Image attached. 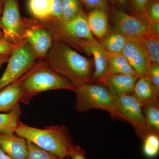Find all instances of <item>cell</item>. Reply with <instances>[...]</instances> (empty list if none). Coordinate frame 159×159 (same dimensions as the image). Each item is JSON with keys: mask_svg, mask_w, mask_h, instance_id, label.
Masks as SVG:
<instances>
[{"mask_svg": "<svg viewBox=\"0 0 159 159\" xmlns=\"http://www.w3.org/2000/svg\"><path fill=\"white\" fill-rule=\"evenodd\" d=\"M47 65L75 88L93 81V65L66 43L54 39L53 45L44 59Z\"/></svg>", "mask_w": 159, "mask_h": 159, "instance_id": "6da1fadb", "label": "cell"}, {"mask_svg": "<svg viewBox=\"0 0 159 159\" xmlns=\"http://www.w3.org/2000/svg\"><path fill=\"white\" fill-rule=\"evenodd\" d=\"M15 133L62 159L68 157L69 152L74 145L67 127L64 125L39 129L20 121Z\"/></svg>", "mask_w": 159, "mask_h": 159, "instance_id": "7a4b0ae2", "label": "cell"}, {"mask_svg": "<svg viewBox=\"0 0 159 159\" xmlns=\"http://www.w3.org/2000/svg\"><path fill=\"white\" fill-rule=\"evenodd\" d=\"M16 81L23 92L20 102L26 104L41 92L59 89L74 92L76 89L67 80L52 70L44 60H38L34 66Z\"/></svg>", "mask_w": 159, "mask_h": 159, "instance_id": "3957f363", "label": "cell"}, {"mask_svg": "<svg viewBox=\"0 0 159 159\" xmlns=\"http://www.w3.org/2000/svg\"><path fill=\"white\" fill-rule=\"evenodd\" d=\"M39 21L52 32L54 39L63 42L77 50L80 41L94 39L89 28L87 15L83 11L70 20L50 17Z\"/></svg>", "mask_w": 159, "mask_h": 159, "instance_id": "277c9868", "label": "cell"}, {"mask_svg": "<svg viewBox=\"0 0 159 159\" xmlns=\"http://www.w3.org/2000/svg\"><path fill=\"white\" fill-rule=\"evenodd\" d=\"M75 107L79 112L93 109L108 112L111 117L115 116V103L117 97L102 83L92 81L76 88Z\"/></svg>", "mask_w": 159, "mask_h": 159, "instance_id": "5b68a950", "label": "cell"}, {"mask_svg": "<svg viewBox=\"0 0 159 159\" xmlns=\"http://www.w3.org/2000/svg\"><path fill=\"white\" fill-rule=\"evenodd\" d=\"M38 60L25 40L17 45L0 78V90L20 79L34 66Z\"/></svg>", "mask_w": 159, "mask_h": 159, "instance_id": "8992f818", "label": "cell"}, {"mask_svg": "<svg viewBox=\"0 0 159 159\" xmlns=\"http://www.w3.org/2000/svg\"><path fill=\"white\" fill-rule=\"evenodd\" d=\"M0 30L6 41L18 45L25 40V20L20 13L19 0H4Z\"/></svg>", "mask_w": 159, "mask_h": 159, "instance_id": "52a82bcc", "label": "cell"}, {"mask_svg": "<svg viewBox=\"0 0 159 159\" xmlns=\"http://www.w3.org/2000/svg\"><path fill=\"white\" fill-rule=\"evenodd\" d=\"M114 119L125 121L134 128L142 140L147 134L142 107L132 94L117 97L115 103Z\"/></svg>", "mask_w": 159, "mask_h": 159, "instance_id": "ba28073f", "label": "cell"}, {"mask_svg": "<svg viewBox=\"0 0 159 159\" xmlns=\"http://www.w3.org/2000/svg\"><path fill=\"white\" fill-rule=\"evenodd\" d=\"M25 40L38 60H44L54 41L52 32L36 19L25 18Z\"/></svg>", "mask_w": 159, "mask_h": 159, "instance_id": "9c48e42d", "label": "cell"}, {"mask_svg": "<svg viewBox=\"0 0 159 159\" xmlns=\"http://www.w3.org/2000/svg\"><path fill=\"white\" fill-rule=\"evenodd\" d=\"M114 21L117 30L137 42H140L147 35L152 34L148 22L122 10L114 11Z\"/></svg>", "mask_w": 159, "mask_h": 159, "instance_id": "30bf717a", "label": "cell"}, {"mask_svg": "<svg viewBox=\"0 0 159 159\" xmlns=\"http://www.w3.org/2000/svg\"><path fill=\"white\" fill-rule=\"evenodd\" d=\"M78 47L79 51H83L93 57L94 63L93 80L102 82L108 75V52L100 43L94 39L80 41Z\"/></svg>", "mask_w": 159, "mask_h": 159, "instance_id": "8fae6325", "label": "cell"}, {"mask_svg": "<svg viewBox=\"0 0 159 159\" xmlns=\"http://www.w3.org/2000/svg\"><path fill=\"white\" fill-rule=\"evenodd\" d=\"M122 53L139 78L147 76L152 62L146 51L139 43L128 39Z\"/></svg>", "mask_w": 159, "mask_h": 159, "instance_id": "7c38bea8", "label": "cell"}, {"mask_svg": "<svg viewBox=\"0 0 159 159\" xmlns=\"http://www.w3.org/2000/svg\"><path fill=\"white\" fill-rule=\"evenodd\" d=\"M0 147L11 159H27L28 142L15 133L0 134Z\"/></svg>", "mask_w": 159, "mask_h": 159, "instance_id": "4fadbf2b", "label": "cell"}, {"mask_svg": "<svg viewBox=\"0 0 159 159\" xmlns=\"http://www.w3.org/2000/svg\"><path fill=\"white\" fill-rule=\"evenodd\" d=\"M139 77L126 74L108 75L102 83L117 97L132 94Z\"/></svg>", "mask_w": 159, "mask_h": 159, "instance_id": "5bb4252c", "label": "cell"}, {"mask_svg": "<svg viewBox=\"0 0 159 159\" xmlns=\"http://www.w3.org/2000/svg\"><path fill=\"white\" fill-rule=\"evenodd\" d=\"M23 92L16 81L0 90V112H9L20 102Z\"/></svg>", "mask_w": 159, "mask_h": 159, "instance_id": "9a60e30c", "label": "cell"}, {"mask_svg": "<svg viewBox=\"0 0 159 159\" xmlns=\"http://www.w3.org/2000/svg\"><path fill=\"white\" fill-rule=\"evenodd\" d=\"M132 94L139 101L142 107L159 103V97L155 93L147 77L138 78Z\"/></svg>", "mask_w": 159, "mask_h": 159, "instance_id": "2e32d148", "label": "cell"}, {"mask_svg": "<svg viewBox=\"0 0 159 159\" xmlns=\"http://www.w3.org/2000/svg\"><path fill=\"white\" fill-rule=\"evenodd\" d=\"M87 20L93 35L102 39L107 34L108 20L105 11L100 9H93L87 16Z\"/></svg>", "mask_w": 159, "mask_h": 159, "instance_id": "e0dca14e", "label": "cell"}, {"mask_svg": "<svg viewBox=\"0 0 159 159\" xmlns=\"http://www.w3.org/2000/svg\"><path fill=\"white\" fill-rule=\"evenodd\" d=\"M112 74L137 76L135 72L122 53H108V75Z\"/></svg>", "mask_w": 159, "mask_h": 159, "instance_id": "ac0fdd59", "label": "cell"}, {"mask_svg": "<svg viewBox=\"0 0 159 159\" xmlns=\"http://www.w3.org/2000/svg\"><path fill=\"white\" fill-rule=\"evenodd\" d=\"M100 43L106 51L110 54L122 53L128 38L118 30L106 34L101 39Z\"/></svg>", "mask_w": 159, "mask_h": 159, "instance_id": "d6986e66", "label": "cell"}, {"mask_svg": "<svg viewBox=\"0 0 159 159\" xmlns=\"http://www.w3.org/2000/svg\"><path fill=\"white\" fill-rule=\"evenodd\" d=\"M21 111L18 103L7 113H0V134L15 133L19 124Z\"/></svg>", "mask_w": 159, "mask_h": 159, "instance_id": "ffe728a7", "label": "cell"}, {"mask_svg": "<svg viewBox=\"0 0 159 159\" xmlns=\"http://www.w3.org/2000/svg\"><path fill=\"white\" fill-rule=\"evenodd\" d=\"M147 134L159 135V103L142 107Z\"/></svg>", "mask_w": 159, "mask_h": 159, "instance_id": "44dd1931", "label": "cell"}, {"mask_svg": "<svg viewBox=\"0 0 159 159\" xmlns=\"http://www.w3.org/2000/svg\"><path fill=\"white\" fill-rule=\"evenodd\" d=\"M51 0H29V11L34 18L39 21L47 20L51 16Z\"/></svg>", "mask_w": 159, "mask_h": 159, "instance_id": "7402d4cb", "label": "cell"}, {"mask_svg": "<svg viewBox=\"0 0 159 159\" xmlns=\"http://www.w3.org/2000/svg\"><path fill=\"white\" fill-rule=\"evenodd\" d=\"M138 43L146 51L152 62L159 64V36L150 34Z\"/></svg>", "mask_w": 159, "mask_h": 159, "instance_id": "603a6c76", "label": "cell"}, {"mask_svg": "<svg viewBox=\"0 0 159 159\" xmlns=\"http://www.w3.org/2000/svg\"><path fill=\"white\" fill-rule=\"evenodd\" d=\"M142 141V149L145 156L148 158H154L157 156L159 152V135L148 134Z\"/></svg>", "mask_w": 159, "mask_h": 159, "instance_id": "cb8c5ba5", "label": "cell"}, {"mask_svg": "<svg viewBox=\"0 0 159 159\" xmlns=\"http://www.w3.org/2000/svg\"><path fill=\"white\" fill-rule=\"evenodd\" d=\"M62 18L70 20L82 11L79 0H61Z\"/></svg>", "mask_w": 159, "mask_h": 159, "instance_id": "d4e9b609", "label": "cell"}, {"mask_svg": "<svg viewBox=\"0 0 159 159\" xmlns=\"http://www.w3.org/2000/svg\"><path fill=\"white\" fill-rule=\"evenodd\" d=\"M27 142L29 153L27 159H62L54 154L41 149L29 141Z\"/></svg>", "mask_w": 159, "mask_h": 159, "instance_id": "484cf974", "label": "cell"}, {"mask_svg": "<svg viewBox=\"0 0 159 159\" xmlns=\"http://www.w3.org/2000/svg\"><path fill=\"white\" fill-rule=\"evenodd\" d=\"M146 77L150 82L154 92L159 97V64L152 63L149 72Z\"/></svg>", "mask_w": 159, "mask_h": 159, "instance_id": "4316f807", "label": "cell"}, {"mask_svg": "<svg viewBox=\"0 0 159 159\" xmlns=\"http://www.w3.org/2000/svg\"><path fill=\"white\" fill-rule=\"evenodd\" d=\"M145 17L148 22L159 21V1L154 0L149 5L147 3L145 9Z\"/></svg>", "mask_w": 159, "mask_h": 159, "instance_id": "83f0119b", "label": "cell"}, {"mask_svg": "<svg viewBox=\"0 0 159 159\" xmlns=\"http://www.w3.org/2000/svg\"><path fill=\"white\" fill-rule=\"evenodd\" d=\"M88 9L93 10L95 9H100L106 10L108 8L107 0H81Z\"/></svg>", "mask_w": 159, "mask_h": 159, "instance_id": "f1b7e54d", "label": "cell"}, {"mask_svg": "<svg viewBox=\"0 0 159 159\" xmlns=\"http://www.w3.org/2000/svg\"><path fill=\"white\" fill-rule=\"evenodd\" d=\"M134 8L138 17L147 21L145 17V9L148 0H132Z\"/></svg>", "mask_w": 159, "mask_h": 159, "instance_id": "f546056e", "label": "cell"}, {"mask_svg": "<svg viewBox=\"0 0 159 159\" xmlns=\"http://www.w3.org/2000/svg\"><path fill=\"white\" fill-rule=\"evenodd\" d=\"M50 17L54 19L62 18L61 0H51Z\"/></svg>", "mask_w": 159, "mask_h": 159, "instance_id": "4dcf8cb0", "label": "cell"}, {"mask_svg": "<svg viewBox=\"0 0 159 159\" xmlns=\"http://www.w3.org/2000/svg\"><path fill=\"white\" fill-rule=\"evenodd\" d=\"M68 157L70 159H86L85 152L79 145H74L69 152Z\"/></svg>", "mask_w": 159, "mask_h": 159, "instance_id": "1f68e13d", "label": "cell"}, {"mask_svg": "<svg viewBox=\"0 0 159 159\" xmlns=\"http://www.w3.org/2000/svg\"><path fill=\"white\" fill-rule=\"evenodd\" d=\"M16 46L5 40H0V54H11Z\"/></svg>", "mask_w": 159, "mask_h": 159, "instance_id": "d6a6232c", "label": "cell"}, {"mask_svg": "<svg viewBox=\"0 0 159 159\" xmlns=\"http://www.w3.org/2000/svg\"><path fill=\"white\" fill-rule=\"evenodd\" d=\"M11 54H0V68L4 64L7 63Z\"/></svg>", "mask_w": 159, "mask_h": 159, "instance_id": "836d02e7", "label": "cell"}, {"mask_svg": "<svg viewBox=\"0 0 159 159\" xmlns=\"http://www.w3.org/2000/svg\"><path fill=\"white\" fill-rule=\"evenodd\" d=\"M0 159H11L0 147Z\"/></svg>", "mask_w": 159, "mask_h": 159, "instance_id": "e575fe53", "label": "cell"}, {"mask_svg": "<svg viewBox=\"0 0 159 159\" xmlns=\"http://www.w3.org/2000/svg\"><path fill=\"white\" fill-rule=\"evenodd\" d=\"M4 0H0V17L2 13L3 9H4Z\"/></svg>", "mask_w": 159, "mask_h": 159, "instance_id": "d590c367", "label": "cell"}, {"mask_svg": "<svg viewBox=\"0 0 159 159\" xmlns=\"http://www.w3.org/2000/svg\"><path fill=\"white\" fill-rule=\"evenodd\" d=\"M5 40L4 39V36H3L2 33V31L0 30V40Z\"/></svg>", "mask_w": 159, "mask_h": 159, "instance_id": "8d00e7d4", "label": "cell"}, {"mask_svg": "<svg viewBox=\"0 0 159 159\" xmlns=\"http://www.w3.org/2000/svg\"><path fill=\"white\" fill-rule=\"evenodd\" d=\"M119 3L121 4H125V0H117Z\"/></svg>", "mask_w": 159, "mask_h": 159, "instance_id": "74e56055", "label": "cell"}, {"mask_svg": "<svg viewBox=\"0 0 159 159\" xmlns=\"http://www.w3.org/2000/svg\"><path fill=\"white\" fill-rule=\"evenodd\" d=\"M65 159H70V157H67Z\"/></svg>", "mask_w": 159, "mask_h": 159, "instance_id": "f35d334b", "label": "cell"}, {"mask_svg": "<svg viewBox=\"0 0 159 159\" xmlns=\"http://www.w3.org/2000/svg\"><path fill=\"white\" fill-rule=\"evenodd\" d=\"M154 1H159V0H154Z\"/></svg>", "mask_w": 159, "mask_h": 159, "instance_id": "ab89813d", "label": "cell"}]
</instances>
